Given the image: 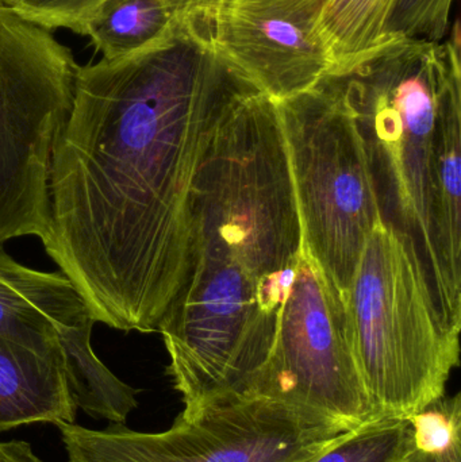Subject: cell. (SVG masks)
<instances>
[{"instance_id": "6da1fadb", "label": "cell", "mask_w": 461, "mask_h": 462, "mask_svg": "<svg viewBox=\"0 0 461 462\" xmlns=\"http://www.w3.org/2000/svg\"><path fill=\"white\" fill-rule=\"evenodd\" d=\"M254 91L214 49L210 0L138 53L78 65L41 242L95 323L157 331L186 279L198 171Z\"/></svg>"}, {"instance_id": "7a4b0ae2", "label": "cell", "mask_w": 461, "mask_h": 462, "mask_svg": "<svg viewBox=\"0 0 461 462\" xmlns=\"http://www.w3.org/2000/svg\"><path fill=\"white\" fill-rule=\"evenodd\" d=\"M302 242L278 107L254 91L222 122L198 171L186 279L157 328L181 414L254 398Z\"/></svg>"}, {"instance_id": "3957f363", "label": "cell", "mask_w": 461, "mask_h": 462, "mask_svg": "<svg viewBox=\"0 0 461 462\" xmlns=\"http://www.w3.org/2000/svg\"><path fill=\"white\" fill-rule=\"evenodd\" d=\"M318 86L352 116L381 221L413 247L446 322L461 330L459 29L390 40Z\"/></svg>"}, {"instance_id": "277c9868", "label": "cell", "mask_w": 461, "mask_h": 462, "mask_svg": "<svg viewBox=\"0 0 461 462\" xmlns=\"http://www.w3.org/2000/svg\"><path fill=\"white\" fill-rule=\"evenodd\" d=\"M363 384L378 418L410 420L446 396L460 331L444 319L413 247L379 221L346 296Z\"/></svg>"}, {"instance_id": "5b68a950", "label": "cell", "mask_w": 461, "mask_h": 462, "mask_svg": "<svg viewBox=\"0 0 461 462\" xmlns=\"http://www.w3.org/2000/svg\"><path fill=\"white\" fill-rule=\"evenodd\" d=\"M78 67L51 30L0 5V246L45 236L51 154Z\"/></svg>"}, {"instance_id": "8992f818", "label": "cell", "mask_w": 461, "mask_h": 462, "mask_svg": "<svg viewBox=\"0 0 461 462\" xmlns=\"http://www.w3.org/2000/svg\"><path fill=\"white\" fill-rule=\"evenodd\" d=\"M303 238L346 298L378 222V203L352 116L322 86L275 102Z\"/></svg>"}, {"instance_id": "52a82bcc", "label": "cell", "mask_w": 461, "mask_h": 462, "mask_svg": "<svg viewBox=\"0 0 461 462\" xmlns=\"http://www.w3.org/2000/svg\"><path fill=\"white\" fill-rule=\"evenodd\" d=\"M68 462H303L349 429L275 399L233 398L160 433L54 423Z\"/></svg>"}, {"instance_id": "ba28073f", "label": "cell", "mask_w": 461, "mask_h": 462, "mask_svg": "<svg viewBox=\"0 0 461 462\" xmlns=\"http://www.w3.org/2000/svg\"><path fill=\"white\" fill-rule=\"evenodd\" d=\"M254 396L283 402L349 430L378 418L355 358L346 298L305 238L275 346Z\"/></svg>"}, {"instance_id": "9c48e42d", "label": "cell", "mask_w": 461, "mask_h": 462, "mask_svg": "<svg viewBox=\"0 0 461 462\" xmlns=\"http://www.w3.org/2000/svg\"><path fill=\"white\" fill-rule=\"evenodd\" d=\"M327 0H211V42L273 102L316 88L336 68Z\"/></svg>"}, {"instance_id": "30bf717a", "label": "cell", "mask_w": 461, "mask_h": 462, "mask_svg": "<svg viewBox=\"0 0 461 462\" xmlns=\"http://www.w3.org/2000/svg\"><path fill=\"white\" fill-rule=\"evenodd\" d=\"M86 303L61 272H43L14 260L0 246V337L53 355L65 339L94 328Z\"/></svg>"}, {"instance_id": "8fae6325", "label": "cell", "mask_w": 461, "mask_h": 462, "mask_svg": "<svg viewBox=\"0 0 461 462\" xmlns=\"http://www.w3.org/2000/svg\"><path fill=\"white\" fill-rule=\"evenodd\" d=\"M62 350L40 355L0 337V431L32 423L75 422Z\"/></svg>"}, {"instance_id": "7c38bea8", "label": "cell", "mask_w": 461, "mask_h": 462, "mask_svg": "<svg viewBox=\"0 0 461 462\" xmlns=\"http://www.w3.org/2000/svg\"><path fill=\"white\" fill-rule=\"evenodd\" d=\"M205 0H103L78 34L87 35L102 59L138 53L164 40Z\"/></svg>"}, {"instance_id": "4fadbf2b", "label": "cell", "mask_w": 461, "mask_h": 462, "mask_svg": "<svg viewBox=\"0 0 461 462\" xmlns=\"http://www.w3.org/2000/svg\"><path fill=\"white\" fill-rule=\"evenodd\" d=\"M91 334L92 328H86L64 341L70 398L86 414L124 425L138 407V391L121 382L95 355Z\"/></svg>"}, {"instance_id": "5bb4252c", "label": "cell", "mask_w": 461, "mask_h": 462, "mask_svg": "<svg viewBox=\"0 0 461 462\" xmlns=\"http://www.w3.org/2000/svg\"><path fill=\"white\" fill-rule=\"evenodd\" d=\"M394 0H327L322 29L343 69L384 42V26ZM333 70V72H335Z\"/></svg>"}, {"instance_id": "9a60e30c", "label": "cell", "mask_w": 461, "mask_h": 462, "mask_svg": "<svg viewBox=\"0 0 461 462\" xmlns=\"http://www.w3.org/2000/svg\"><path fill=\"white\" fill-rule=\"evenodd\" d=\"M413 448L410 420L376 418L341 434L303 462H406Z\"/></svg>"}, {"instance_id": "2e32d148", "label": "cell", "mask_w": 461, "mask_h": 462, "mask_svg": "<svg viewBox=\"0 0 461 462\" xmlns=\"http://www.w3.org/2000/svg\"><path fill=\"white\" fill-rule=\"evenodd\" d=\"M454 2L394 0L384 26V42L390 40L441 42L449 29V16Z\"/></svg>"}, {"instance_id": "e0dca14e", "label": "cell", "mask_w": 461, "mask_h": 462, "mask_svg": "<svg viewBox=\"0 0 461 462\" xmlns=\"http://www.w3.org/2000/svg\"><path fill=\"white\" fill-rule=\"evenodd\" d=\"M103 0H11L10 7L34 23L78 32Z\"/></svg>"}, {"instance_id": "ac0fdd59", "label": "cell", "mask_w": 461, "mask_h": 462, "mask_svg": "<svg viewBox=\"0 0 461 462\" xmlns=\"http://www.w3.org/2000/svg\"><path fill=\"white\" fill-rule=\"evenodd\" d=\"M406 462H461V439L441 449L413 448Z\"/></svg>"}, {"instance_id": "d6986e66", "label": "cell", "mask_w": 461, "mask_h": 462, "mask_svg": "<svg viewBox=\"0 0 461 462\" xmlns=\"http://www.w3.org/2000/svg\"><path fill=\"white\" fill-rule=\"evenodd\" d=\"M0 462H45L24 441L0 442Z\"/></svg>"}, {"instance_id": "ffe728a7", "label": "cell", "mask_w": 461, "mask_h": 462, "mask_svg": "<svg viewBox=\"0 0 461 462\" xmlns=\"http://www.w3.org/2000/svg\"><path fill=\"white\" fill-rule=\"evenodd\" d=\"M11 0H0V5H10Z\"/></svg>"}]
</instances>
